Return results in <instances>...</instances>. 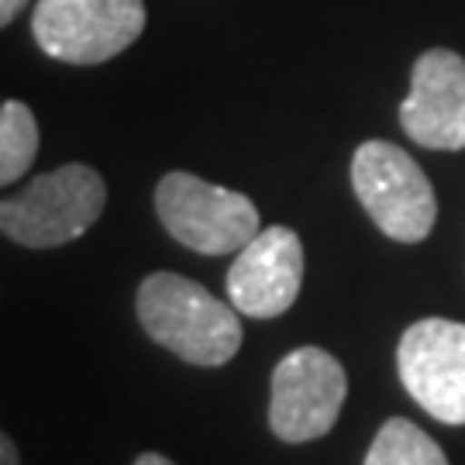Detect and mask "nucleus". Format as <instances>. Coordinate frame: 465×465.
Listing matches in <instances>:
<instances>
[{"instance_id": "obj_1", "label": "nucleus", "mask_w": 465, "mask_h": 465, "mask_svg": "<svg viewBox=\"0 0 465 465\" xmlns=\"http://www.w3.org/2000/svg\"><path fill=\"white\" fill-rule=\"evenodd\" d=\"M138 321L155 345L190 366L217 369L242 349V317L232 300L180 272H152L138 286Z\"/></svg>"}, {"instance_id": "obj_2", "label": "nucleus", "mask_w": 465, "mask_h": 465, "mask_svg": "<svg viewBox=\"0 0 465 465\" xmlns=\"http://www.w3.org/2000/svg\"><path fill=\"white\" fill-rule=\"evenodd\" d=\"M107 203L97 169L69 163L35 176L21 193L0 203V228L25 249H55L86 234Z\"/></svg>"}, {"instance_id": "obj_3", "label": "nucleus", "mask_w": 465, "mask_h": 465, "mask_svg": "<svg viewBox=\"0 0 465 465\" xmlns=\"http://www.w3.org/2000/svg\"><path fill=\"white\" fill-rule=\"evenodd\" d=\"M351 190L386 238L417 245L434 232L438 200L428 173L393 142H362L351 155Z\"/></svg>"}, {"instance_id": "obj_4", "label": "nucleus", "mask_w": 465, "mask_h": 465, "mask_svg": "<svg viewBox=\"0 0 465 465\" xmlns=\"http://www.w3.org/2000/svg\"><path fill=\"white\" fill-rule=\"evenodd\" d=\"M155 214L180 245L200 255L242 252L262 232L259 211L245 193L180 169L166 173L155 186Z\"/></svg>"}, {"instance_id": "obj_5", "label": "nucleus", "mask_w": 465, "mask_h": 465, "mask_svg": "<svg viewBox=\"0 0 465 465\" xmlns=\"http://www.w3.org/2000/svg\"><path fill=\"white\" fill-rule=\"evenodd\" d=\"M145 0H38L32 35L55 63L100 66L145 32Z\"/></svg>"}, {"instance_id": "obj_6", "label": "nucleus", "mask_w": 465, "mask_h": 465, "mask_svg": "<svg viewBox=\"0 0 465 465\" xmlns=\"http://www.w3.org/2000/svg\"><path fill=\"white\" fill-rule=\"evenodd\" d=\"M349 397L345 366L331 351L303 345L282 355L269 382V428L286 445L317 441L338 424Z\"/></svg>"}, {"instance_id": "obj_7", "label": "nucleus", "mask_w": 465, "mask_h": 465, "mask_svg": "<svg viewBox=\"0 0 465 465\" xmlns=\"http://www.w3.org/2000/svg\"><path fill=\"white\" fill-rule=\"evenodd\" d=\"M403 390L441 424H465V324L449 317L414 321L397 345Z\"/></svg>"}, {"instance_id": "obj_8", "label": "nucleus", "mask_w": 465, "mask_h": 465, "mask_svg": "<svg viewBox=\"0 0 465 465\" xmlns=\"http://www.w3.org/2000/svg\"><path fill=\"white\" fill-rule=\"evenodd\" d=\"M400 128L424 149H465V55L451 49L417 55L411 94L400 104Z\"/></svg>"}, {"instance_id": "obj_9", "label": "nucleus", "mask_w": 465, "mask_h": 465, "mask_svg": "<svg viewBox=\"0 0 465 465\" xmlns=\"http://www.w3.org/2000/svg\"><path fill=\"white\" fill-rule=\"evenodd\" d=\"M303 286V245L286 224H272L234 255L228 269V300L245 317H280Z\"/></svg>"}, {"instance_id": "obj_10", "label": "nucleus", "mask_w": 465, "mask_h": 465, "mask_svg": "<svg viewBox=\"0 0 465 465\" xmlns=\"http://www.w3.org/2000/svg\"><path fill=\"white\" fill-rule=\"evenodd\" d=\"M362 465H449V459L431 434L420 431L414 420L390 417L372 438Z\"/></svg>"}, {"instance_id": "obj_11", "label": "nucleus", "mask_w": 465, "mask_h": 465, "mask_svg": "<svg viewBox=\"0 0 465 465\" xmlns=\"http://www.w3.org/2000/svg\"><path fill=\"white\" fill-rule=\"evenodd\" d=\"M38 121L21 100H4L0 107V183L21 180L38 155Z\"/></svg>"}, {"instance_id": "obj_12", "label": "nucleus", "mask_w": 465, "mask_h": 465, "mask_svg": "<svg viewBox=\"0 0 465 465\" xmlns=\"http://www.w3.org/2000/svg\"><path fill=\"white\" fill-rule=\"evenodd\" d=\"M28 0H0V25H15V17L25 11Z\"/></svg>"}, {"instance_id": "obj_13", "label": "nucleus", "mask_w": 465, "mask_h": 465, "mask_svg": "<svg viewBox=\"0 0 465 465\" xmlns=\"http://www.w3.org/2000/svg\"><path fill=\"white\" fill-rule=\"evenodd\" d=\"M0 465H17V445L11 441V434L0 438Z\"/></svg>"}, {"instance_id": "obj_14", "label": "nucleus", "mask_w": 465, "mask_h": 465, "mask_svg": "<svg viewBox=\"0 0 465 465\" xmlns=\"http://www.w3.org/2000/svg\"><path fill=\"white\" fill-rule=\"evenodd\" d=\"M134 465H176V462H169L166 455H159V451H142V455L134 459Z\"/></svg>"}]
</instances>
